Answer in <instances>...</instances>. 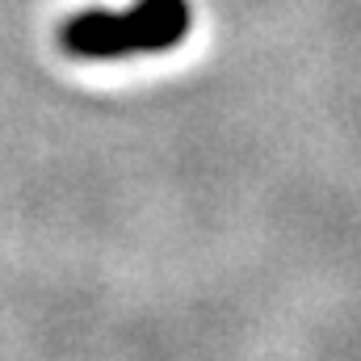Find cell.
I'll list each match as a JSON object with an SVG mask.
<instances>
[{
    "label": "cell",
    "mask_w": 361,
    "mask_h": 361,
    "mask_svg": "<svg viewBox=\"0 0 361 361\" xmlns=\"http://www.w3.org/2000/svg\"><path fill=\"white\" fill-rule=\"evenodd\" d=\"M189 30H193L189 0H135L122 13L109 8L72 13L59 25V47L72 59L109 63L126 55H164L189 38Z\"/></svg>",
    "instance_id": "obj_1"
}]
</instances>
